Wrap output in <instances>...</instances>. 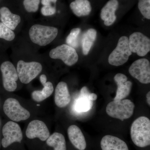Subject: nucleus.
<instances>
[{"label": "nucleus", "mask_w": 150, "mask_h": 150, "mask_svg": "<svg viewBox=\"0 0 150 150\" xmlns=\"http://www.w3.org/2000/svg\"><path fill=\"white\" fill-rule=\"evenodd\" d=\"M57 0H41V4L43 6L51 5L52 3L55 4Z\"/></svg>", "instance_id": "30"}, {"label": "nucleus", "mask_w": 150, "mask_h": 150, "mask_svg": "<svg viewBox=\"0 0 150 150\" xmlns=\"http://www.w3.org/2000/svg\"><path fill=\"white\" fill-rule=\"evenodd\" d=\"M134 108L135 105L130 100H114L107 105L106 112L110 117L123 121L132 116Z\"/></svg>", "instance_id": "3"}, {"label": "nucleus", "mask_w": 150, "mask_h": 150, "mask_svg": "<svg viewBox=\"0 0 150 150\" xmlns=\"http://www.w3.org/2000/svg\"><path fill=\"white\" fill-rule=\"evenodd\" d=\"M1 71L2 75L3 86L7 91H15L17 88L16 81L18 79L17 70L12 63L8 61L1 65Z\"/></svg>", "instance_id": "11"}, {"label": "nucleus", "mask_w": 150, "mask_h": 150, "mask_svg": "<svg viewBox=\"0 0 150 150\" xmlns=\"http://www.w3.org/2000/svg\"><path fill=\"white\" fill-rule=\"evenodd\" d=\"M114 81L117 85L116 95L114 100H121L129 96L131 93L132 83L128 81L127 76L123 74L118 73L115 75Z\"/></svg>", "instance_id": "13"}, {"label": "nucleus", "mask_w": 150, "mask_h": 150, "mask_svg": "<svg viewBox=\"0 0 150 150\" xmlns=\"http://www.w3.org/2000/svg\"><path fill=\"white\" fill-rule=\"evenodd\" d=\"M129 45L132 53L139 56H144L150 51V40L141 32H134L130 35Z\"/></svg>", "instance_id": "9"}, {"label": "nucleus", "mask_w": 150, "mask_h": 150, "mask_svg": "<svg viewBox=\"0 0 150 150\" xmlns=\"http://www.w3.org/2000/svg\"><path fill=\"white\" fill-rule=\"evenodd\" d=\"M131 139L134 144L140 148L150 145V121L147 117L141 116L132 123L131 128Z\"/></svg>", "instance_id": "1"}, {"label": "nucleus", "mask_w": 150, "mask_h": 150, "mask_svg": "<svg viewBox=\"0 0 150 150\" xmlns=\"http://www.w3.org/2000/svg\"><path fill=\"white\" fill-rule=\"evenodd\" d=\"M97 32L93 28L88 30L83 34L82 39V47L84 55H87L96 39Z\"/></svg>", "instance_id": "21"}, {"label": "nucleus", "mask_w": 150, "mask_h": 150, "mask_svg": "<svg viewBox=\"0 0 150 150\" xmlns=\"http://www.w3.org/2000/svg\"><path fill=\"white\" fill-rule=\"evenodd\" d=\"M15 37L14 33L2 23L0 22V38L12 41Z\"/></svg>", "instance_id": "25"}, {"label": "nucleus", "mask_w": 150, "mask_h": 150, "mask_svg": "<svg viewBox=\"0 0 150 150\" xmlns=\"http://www.w3.org/2000/svg\"><path fill=\"white\" fill-rule=\"evenodd\" d=\"M0 20L1 23L11 30H14L21 21L20 16L12 13L8 8H0Z\"/></svg>", "instance_id": "19"}, {"label": "nucleus", "mask_w": 150, "mask_h": 150, "mask_svg": "<svg viewBox=\"0 0 150 150\" xmlns=\"http://www.w3.org/2000/svg\"><path fill=\"white\" fill-rule=\"evenodd\" d=\"M119 6L117 0H110L102 8L100 18L104 22L106 26L112 25L116 20L115 12Z\"/></svg>", "instance_id": "15"}, {"label": "nucleus", "mask_w": 150, "mask_h": 150, "mask_svg": "<svg viewBox=\"0 0 150 150\" xmlns=\"http://www.w3.org/2000/svg\"><path fill=\"white\" fill-rule=\"evenodd\" d=\"M81 30L79 28H73L70 34L67 36L66 42L67 45L73 48H77L78 46V38L80 33Z\"/></svg>", "instance_id": "24"}, {"label": "nucleus", "mask_w": 150, "mask_h": 150, "mask_svg": "<svg viewBox=\"0 0 150 150\" xmlns=\"http://www.w3.org/2000/svg\"><path fill=\"white\" fill-rule=\"evenodd\" d=\"M129 74L141 83H150V63L146 59L136 60L132 63L129 70Z\"/></svg>", "instance_id": "8"}, {"label": "nucleus", "mask_w": 150, "mask_h": 150, "mask_svg": "<svg viewBox=\"0 0 150 150\" xmlns=\"http://www.w3.org/2000/svg\"><path fill=\"white\" fill-rule=\"evenodd\" d=\"M54 100L56 105L61 108L66 107L69 104L71 96L66 83L62 81L58 84L55 89Z\"/></svg>", "instance_id": "14"}, {"label": "nucleus", "mask_w": 150, "mask_h": 150, "mask_svg": "<svg viewBox=\"0 0 150 150\" xmlns=\"http://www.w3.org/2000/svg\"><path fill=\"white\" fill-rule=\"evenodd\" d=\"M100 146L102 150H129L124 141L111 135H106L102 138Z\"/></svg>", "instance_id": "18"}, {"label": "nucleus", "mask_w": 150, "mask_h": 150, "mask_svg": "<svg viewBox=\"0 0 150 150\" xmlns=\"http://www.w3.org/2000/svg\"><path fill=\"white\" fill-rule=\"evenodd\" d=\"M25 134L28 139L38 138L43 142L46 141L50 136V132L46 124L38 120H33L29 123Z\"/></svg>", "instance_id": "12"}, {"label": "nucleus", "mask_w": 150, "mask_h": 150, "mask_svg": "<svg viewBox=\"0 0 150 150\" xmlns=\"http://www.w3.org/2000/svg\"><path fill=\"white\" fill-rule=\"evenodd\" d=\"M49 56L52 59L62 60L68 66L75 64L79 60V56L75 48L67 44H63L52 49Z\"/></svg>", "instance_id": "7"}, {"label": "nucleus", "mask_w": 150, "mask_h": 150, "mask_svg": "<svg viewBox=\"0 0 150 150\" xmlns=\"http://www.w3.org/2000/svg\"><path fill=\"white\" fill-rule=\"evenodd\" d=\"M68 135L70 142L75 148L79 150L85 149V138L79 127L74 125L70 126L68 129Z\"/></svg>", "instance_id": "16"}, {"label": "nucleus", "mask_w": 150, "mask_h": 150, "mask_svg": "<svg viewBox=\"0 0 150 150\" xmlns=\"http://www.w3.org/2000/svg\"><path fill=\"white\" fill-rule=\"evenodd\" d=\"M41 12L44 16H50L56 12V9L51 5L43 6L41 9Z\"/></svg>", "instance_id": "29"}, {"label": "nucleus", "mask_w": 150, "mask_h": 150, "mask_svg": "<svg viewBox=\"0 0 150 150\" xmlns=\"http://www.w3.org/2000/svg\"><path fill=\"white\" fill-rule=\"evenodd\" d=\"M81 96L86 97L93 101L96 100L97 98V96L96 94L90 93L88 88L86 86H84L81 89Z\"/></svg>", "instance_id": "28"}, {"label": "nucleus", "mask_w": 150, "mask_h": 150, "mask_svg": "<svg viewBox=\"0 0 150 150\" xmlns=\"http://www.w3.org/2000/svg\"><path fill=\"white\" fill-rule=\"evenodd\" d=\"M93 103V101L90 100L87 98L80 96L75 102V110L79 112H88L92 108Z\"/></svg>", "instance_id": "23"}, {"label": "nucleus", "mask_w": 150, "mask_h": 150, "mask_svg": "<svg viewBox=\"0 0 150 150\" xmlns=\"http://www.w3.org/2000/svg\"><path fill=\"white\" fill-rule=\"evenodd\" d=\"M58 30L52 26L35 24L30 29V40L40 46H45L51 43L58 35Z\"/></svg>", "instance_id": "2"}, {"label": "nucleus", "mask_w": 150, "mask_h": 150, "mask_svg": "<svg viewBox=\"0 0 150 150\" xmlns=\"http://www.w3.org/2000/svg\"><path fill=\"white\" fill-rule=\"evenodd\" d=\"M3 108L6 115L14 121H24L30 117V112L23 107L18 100L15 98H10L6 100Z\"/></svg>", "instance_id": "6"}, {"label": "nucleus", "mask_w": 150, "mask_h": 150, "mask_svg": "<svg viewBox=\"0 0 150 150\" xmlns=\"http://www.w3.org/2000/svg\"><path fill=\"white\" fill-rule=\"evenodd\" d=\"M40 80L43 86L42 90L35 91L31 94L33 99L38 102L43 101L51 96L54 91L52 83L51 82H47V77L46 75H41L40 77Z\"/></svg>", "instance_id": "17"}, {"label": "nucleus", "mask_w": 150, "mask_h": 150, "mask_svg": "<svg viewBox=\"0 0 150 150\" xmlns=\"http://www.w3.org/2000/svg\"><path fill=\"white\" fill-rule=\"evenodd\" d=\"M40 0H24L25 8L28 12H35L38 8Z\"/></svg>", "instance_id": "27"}, {"label": "nucleus", "mask_w": 150, "mask_h": 150, "mask_svg": "<svg viewBox=\"0 0 150 150\" xmlns=\"http://www.w3.org/2000/svg\"><path fill=\"white\" fill-rule=\"evenodd\" d=\"M138 8L145 18L150 19V0H139Z\"/></svg>", "instance_id": "26"}, {"label": "nucleus", "mask_w": 150, "mask_h": 150, "mask_svg": "<svg viewBox=\"0 0 150 150\" xmlns=\"http://www.w3.org/2000/svg\"><path fill=\"white\" fill-rule=\"evenodd\" d=\"M70 8L77 16L88 15L91 12V4L88 0H75L71 3Z\"/></svg>", "instance_id": "20"}, {"label": "nucleus", "mask_w": 150, "mask_h": 150, "mask_svg": "<svg viewBox=\"0 0 150 150\" xmlns=\"http://www.w3.org/2000/svg\"><path fill=\"white\" fill-rule=\"evenodd\" d=\"M147 102L149 105H150V92L149 91L146 95Z\"/></svg>", "instance_id": "31"}, {"label": "nucleus", "mask_w": 150, "mask_h": 150, "mask_svg": "<svg viewBox=\"0 0 150 150\" xmlns=\"http://www.w3.org/2000/svg\"><path fill=\"white\" fill-rule=\"evenodd\" d=\"M4 138L1 141L3 147L7 148L15 142L21 143L23 139V134L18 124L13 121H8L2 129Z\"/></svg>", "instance_id": "10"}, {"label": "nucleus", "mask_w": 150, "mask_h": 150, "mask_svg": "<svg viewBox=\"0 0 150 150\" xmlns=\"http://www.w3.org/2000/svg\"><path fill=\"white\" fill-rule=\"evenodd\" d=\"M16 70L22 83L28 84L41 73L42 66L38 62H25L20 60L18 62Z\"/></svg>", "instance_id": "5"}, {"label": "nucleus", "mask_w": 150, "mask_h": 150, "mask_svg": "<svg viewBox=\"0 0 150 150\" xmlns=\"http://www.w3.org/2000/svg\"><path fill=\"white\" fill-rule=\"evenodd\" d=\"M132 54L129 47V38L127 36H122L118 40L116 48L109 55L108 63L115 67L122 66L127 62Z\"/></svg>", "instance_id": "4"}, {"label": "nucleus", "mask_w": 150, "mask_h": 150, "mask_svg": "<svg viewBox=\"0 0 150 150\" xmlns=\"http://www.w3.org/2000/svg\"><path fill=\"white\" fill-rule=\"evenodd\" d=\"M46 141L47 145L54 148V150H67L66 140L62 134L55 132Z\"/></svg>", "instance_id": "22"}]
</instances>
